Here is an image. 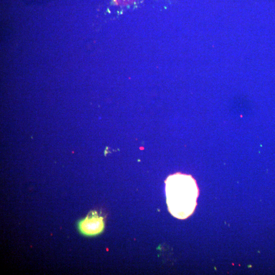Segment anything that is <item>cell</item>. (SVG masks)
Segmentation results:
<instances>
[{
    "label": "cell",
    "mask_w": 275,
    "mask_h": 275,
    "mask_svg": "<svg viewBox=\"0 0 275 275\" xmlns=\"http://www.w3.org/2000/svg\"><path fill=\"white\" fill-rule=\"evenodd\" d=\"M78 226L83 234L86 236H95L104 229V218L96 211H92L85 219L78 223Z\"/></svg>",
    "instance_id": "2"
},
{
    "label": "cell",
    "mask_w": 275,
    "mask_h": 275,
    "mask_svg": "<svg viewBox=\"0 0 275 275\" xmlns=\"http://www.w3.org/2000/svg\"><path fill=\"white\" fill-rule=\"evenodd\" d=\"M166 203L174 217L184 220L194 212L199 196L197 183L191 175L177 173L165 181Z\"/></svg>",
    "instance_id": "1"
}]
</instances>
